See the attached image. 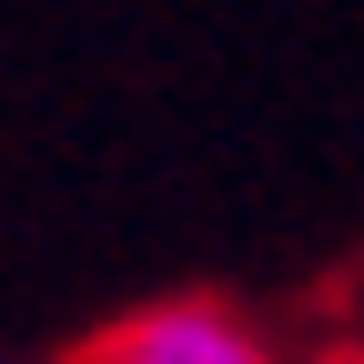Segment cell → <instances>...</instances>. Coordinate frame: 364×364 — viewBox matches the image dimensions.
Listing matches in <instances>:
<instances>
[{"mask_svg":"<svg viewBox=\"0 0 364 364\" xmlns=\"http://www.w3.org/2000/svg\"><path fill=\"white\" fill-rule=\"evenodd\" d=\"M314 364H364V344H324V354H314Z\"/></svg>","mask_w":364,"mask_h":364,"instance_id":"cell-2","label":"cell"},{"mask_svg":"<svg viewBox=\"0 0 364 364\" xmlns=\"http://www.w3.org/2000/svg\"><path fill=\"white\" fill-rule=\"evenodd\" d=\"M81 364H273V344L243 324L233 304H213V294H172V304L122 314L112 334H91Z\"/></svg>","mask_w":364,"mask_h":364,"instance_id":"cell-1","label":"cell"}]
</instances>
